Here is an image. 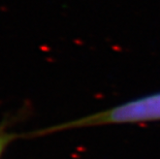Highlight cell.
I'll use <instances>...</instances> for the list:
<instances>
[{"label": "cell", "instance_id": "obj_1", "mask_svg": "<svg viewBox=\"0 0 160 159\" xmlns=\"http://www.w3.org/2000/svg\"><path fill=\"white\" fill-rule=\"evenodd\" d=\"M153 121H160V92L129 100L111 109L55 125L47 129H42L40 133L48 134L60 130L74 129V128L128 123L133 124L153 122Z\"/></svg>", "mask_w": 160, "mask_h": 159}, {"label": "cell", "instance_id": "obj_2", "mask_svg": "<svg viewBox=\"0 0 160 159\" xmlns=\"http://www.w3.org/2000/svg\"><path fill=\"white\" fill-rule=\"evenodd\" d=\"M17 137H18V134L8 131L5 124H0V158L4 153L6 148L9 146V144Z\"/></svg>", "mask_w": 160, "mask_h": 159}]
</instances>
